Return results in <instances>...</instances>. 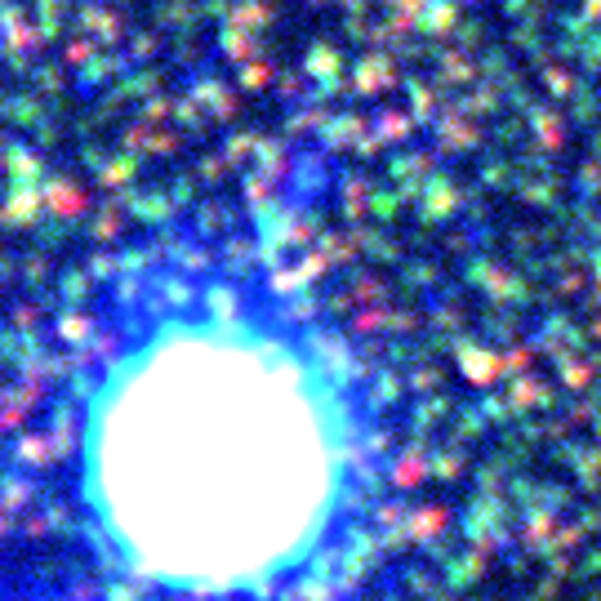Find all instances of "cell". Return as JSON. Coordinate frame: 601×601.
<instances>
[{
	"label": "cell",
	"instance_id": "6da1fadb",
	"mask_svg": "<svg viewBox=\"0 0 601 601\" xmlns=\"http://www.w3.org/2000/svg\"><path fill=\"white\" fill-rule=\"evenodd\" d=\"M125 539L187 575H232L294 548L321 508L326 446L290 365L187 339L147 357L103 432Z\"/></svg>",
	"mask_w": 601,
	"mask_h": 601
}]
</instances>
